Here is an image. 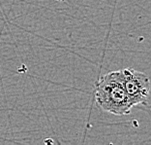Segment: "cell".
Here are the masks:
<instances>
[{
	"label": "cell",
	"mask_w": 151,
	"mask_h": 145,
	"mask_svg": "<svg viewBox=\"0 0 151 145\" xmlns=\"http://www.w3.org/2000/svg\"><path fill=\"white\" fill-rule=\"evenodd\" d=\"M95 99L102 110L117 116L128 115L135 106L125 90L122 70L101 76L96 85Z\"/></svg>",
	"instance_id": "obj_1"
},
{
	"label": "cell",
	"mask_w": 151,
	"mask_h": 145,
	"mask_svg": "<svg viewBox=\"0 0 151 145\" xmlns=\"http://www.w3.org/2000/svg\"><path fill=\"white\" fill-rule=\"evenodd\" d=\"M123 82L126 92L134 105H147L150 95V81L145 73L134 68H125L122 70Z\"/></svg>",
	"instance_id": "obj_2"
}]
</instances>
